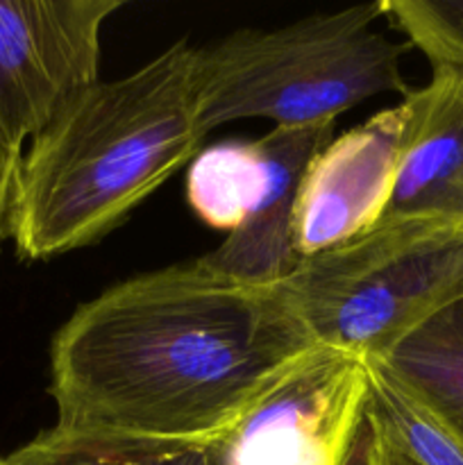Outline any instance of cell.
<instances>
[{"label": "cell", "mask_w": 463, "mask_h": 465, "mask_svg": "<svg viewBox=\"0 0 463 465\" xmlns=\"http://www.w3.org/2000/svg\"><path fill=\"white\" fill-rule=\"evenodd\" d=\"M316 345L275 289L198 259L130 277L53 336L54 427L218 440Z\"/></svg>", "instance_id": "6da1fadb"}, {"label": "cell", "mask_w": 463, "mask_h": 465, "mask_svg": "<svg viewBox=\"0 0 463 465\" xmlns=\"http://www.w3.org/2000/svg\"><path fill=\"white\" fill-rule=\"evenodd\" d=\"M195 50L182 39L130 75L98 80L23 153L9 239L39 262L98 243L177 168L204 134Z\"/></svg>", "instance_id": "7a4b0ae2"}, {"label": "cell", "mask_w": 463, "mask_h": 465, "mask_svg": "<svg viewBox=\"0 0 463 465\" xmlns=\"http://www.w3.org/2000/svg\"><path fill=\"white\" fill-rule=\"evenodd\" d=\"M384 0L330 14H311L272 30L245 27L195 50V109L202 134L243 118L275 127H304L368 98L399 91L398 44L377 32Z\"/></svg>", "instance_id": "3957f363"}, {"label": "cell", "mask_w": 463, "mask_h": 465, "mask_svg": "<svg viewBox=\"0 0 463 465\" xmlns=\"http://www.w3.org/2000/svg\"><path fill=\"white\" fill-rule=\"evenodd\" d=\"M318 345L375 359L463 298V232L379 223L272 286Z\"/></svg>", "instance_id": "277c9868"}, {"label": "cell", "mask_w": 463, "mask_h": 465, "mask_svg": "<svg viewBox=\"0 0 463 465\" xmlns=\"http://www.w3.org/2000/svg\"><path fill=\"white\" fill-rule=\"evenodd\" d=\"M368 404V359L316 345L222 436L225 465H348Z\"/></svg>", "instance_id": "5b68a950"}, {"label": "cell", "mask_w": 463, "mask_h": 465, "mask_svg": "<svg viewBox=\"0 0 463 465\" xmlns=\"http://www.w3.org/2000/svg\"><path fill=\"white\" fill-rule=\"evenodd\" d=\"M121 0H0V127L34 139L100 80L103 27Z\"/></svg>", "instance_id": "8992f818"}, {"label": "cell", "mask_w": 463, "mask_h": 465, "mask_svg": "<svg viewBox=\"0 0 463 465\" xmlns=\"http://www.w3.org/2000/svg\"><path fill=\"white\" fill-rule=\"evenodd\" d=\"M402 107L384 109L331 139L309 163L295 203V250L302 259L375 230L398 168Z\"/></svg>", "instance_id": "52a82bcc"}, {"label": "cell", "mask_w": 463, "mask_h": 465, "mask_svg": "<svg viewBox=\"0 0 463 465\" xmlns=\"http://www.w3.org/2000/svg\"><path fill=\"white\" fill-rule=\"evenodd\" d=\"M399 107L398 168L381 223L463 232V68L434 66L431 80Z\"/></svg>", "instance_id": "ba28073f"}, {"label": "cell", "mask_w": 463, "mask_h": 465, "mask_svg": "<svg viewBox=\"0 0 463 465\" xmlns=\"http://www.w3.org/2000/svg\"><path fill=\"white\" fill-rule=\"evenodd\" d=\"M336 121L304 127H272L261 136L263 189L254 207L218 248L198 259L209 271L250 286L281 284L302 257L295 250V203L302 177L334 139Z\"/></svg>", "instance_id": "9c48e42d"}, {"label": "cell", "mask_w": 463, "mask_h": 465, "mask_svg": "<svg viewBox=\"0 0 463 465\" xmlns=\"http://www.w3.org/2000/svg\"><path fill=\"white\" fill-rule=\"evenodd\" d=\"M368 361L463 443V298Z\"/></svg>", "instance_id": "30bf717a"}, {"label": "cell", "mask_w": 463, "mask_h": 465, "mask_svg": "<svg viewBox=\"0 0 463 465\" xmlns=\"http://www.w3.org/2000/svg\"><path fill=\"white\" fill-rule=\"evenodd\" d=\"M263 189V154L259 141H221L200 148L186 175L191 209L213 230L234 232Z\"/></svg>", "instance_id": "8fae6325"}, {"label": "cell", "mask_w": 463, "mask_h": 465, "mask_svg": "<svg viewBox=\"0 0 463 465\" xmlns=\"http://www.w3.org/2000/svg\"><path fill=\"white\" fill-rule=\"evenodd\" d=\"M36 440L44 465H225L218 440H166L53 427Z\"/></svg>", "instance_id": "7c38bea8"}, {"label": "cell", "mask_w": 463, "mask_h": 465, "mask_svg": "<svg viewBox=\"0 0 463 465\" xmlns=\"http://www.w3.org/2000/svg\"><path fill=\"white\" fill-rule=\"evenodd\" d=\"M368 418L420 465H463V443L370 361Z\"/></svg>", "instance_id": "4fadbf2b"}, {"label": "cell", "mask_w": 463, "mask_h": 465, "mask_svg": "<svg viewBox=\"0 0 463 465\" xmlns=\"http://www.w3.org/2000/svg\"><path fill=\"white\" fill-rule=\"evenodd\" d=\"M384 18L427 54L431 66L463 68V0H384Z\"/></svg>", "instance_id": "5bb4252c"}, {"label": "cell", "mask_w": 463, "mask_h": 465, "mask_svg": "<svg viewBox=\"0 0 463 465\" xmlns=\"http://www.w3.org/2000/svg\"><path fill=\"white\" fill-rule=\"evenodd\" d=\"M23 148L14 143L0 127V241L9 236V218H12L14 186H16L18 163Z\"/></svg>", "instance_id": "9a60e30c"}, {"label": "cell", "mask_w": 463, "mask_h": 465, "mask_svg": "<svg viewBox=\"0 0 463 465\" xmlns=\"http://www.w3.org/2000/svg\"><path fill=\"white\" fill-rule=\"evenodd\" d=\"M366 465H420L368 418Z\"/></svg>", "instance_id": "2e32d148"}, {"label": "cell", "mask_w": 463, "mask_h": 465, "mask_svg": "<svg viewBox=\"0 0 463 465\" xmlns=\"http://www.w3.org/2000/svg\"><path fill=\"white\" fill-rule=\"evenodd\" d=\"M0 465H44V452H41L36 436L14 452L0 454Z\"/></svg>", "instance_id": "e0dca14e"}, {"label": "cell", "mask_w": 463, "mask_h": 465, "mask_svg": "<svg viewBox=\"0 0 463 465\" xmlns=\"http://www.w3.org/2000/svg\"><path fill=\"white\" fill-rule=\"evenodd\" d=\"M366 436H368V427H366V430H363L361 443H359L357 452H354V457L350 459L348 465H366Z\"/></svg>", "instance_id": "ac0fdd59"}]
</instances>
